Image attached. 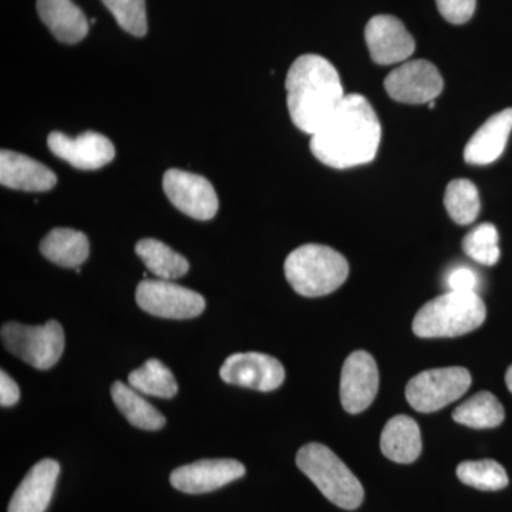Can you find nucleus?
I'll list each match as a JSON object with an SVG mask.
<instances>
[{"instance_id":"nucleus-23","label":"nucleus","mask_w":512,"mask_h":512,"mask_svg":"<svg viewBox=\"0 0 512 512\" xmlns=\"http://www.w3.org/2000/svg\"><path fill=\"white\" fill-rule=\"evenodd\" d=\"M136 254L151 274L164 281H174L190 271V262L183 255L158 239H141L136 245Z\"/></svg>"},{"instance_id":"nucleus-15","label":"nucleus","mask_w":512,"mask_h":512,"mask_svg":"<svg viewBox=\"0 0 512 512\" xmlns=\"http://www.w3.org/2000/svg\"><path fill=\"white\" fill-rule=\"evenodd\" d=\"M50 151L79 170H99L116 157L113 143L100 133L86 131L77 137H69L53 131L47 138Z\"/></svg>"},{"instance_id":"nucleus-16","label":"nucleus","mask_w":512,"mask_h":512,"mask_svg":"<svg viewBox=\"0 0 512 512\" xmlns=\"http://www.w3.org/2000/svg\"><path fill=\"white\" fill-rule=\"evenodd\" d=\"M59 474L60 464L56 460L39 461L16 488L8 512H45L55 494Z\"/></svg>"},{"instance_id":"nucleus-24","label":"nucleus","mask_w":512,"mask_h":512,"mask_svg":"<svg viewBox=\"0 0 512 512\" xmlns=\"http://www.w3.org/2000/svg\"><path fill=\"white\" fill-rule=\"evenodd\" d=\"M458 424L471 429H494L505 419L503 404L490 392H480L458 406L453 413Z\"/></svg>"},{"instance_id":"nucleus-34","label":"nucleus","mask_w":512,"mask_h":512,"mask_svg":"<svg viewBox=\"0 0 512 512\" xmlns=\"http://www.w3.org/2000/svg\"><path fill=\"white\" fill-rule=\"evenodd\" d=\"M429 107H430V109H434V107H436V100L430 101Z\"/></svg>"},{"instance_id":"nucleus-11","label":"nucleus","mask_w":512,"mask_h":512,"mask_svg":"<svg viewBox=\"0 0 512 512\" xmlns=\"http://www.w3.org/2000/svg\"><path fill=\"white\" fill-rule=\"evenodd\" d=\"M220 376L225 383L234 386L272 392L284 383L285 369L278 359L265 353H235L225 360Z\"/></svg>"},{"instance_id":"nucleus-8","label":"nucleus","mask_w":512,"mask_h":512,"mask_svg":"<svg viewBox=\"0 0 512 512\" xmlns=\"http://www.w3.org/2000/svg\"><path fill=\"white\" fill-rule=\"evenodd\" d=\"M137 305L157 318L192 319L205 309V299L198 292L164 279H146L136 291Z\"/></svg>"},{"instance_id":"nucleus-13","label":"nucleus","mask_w":512,"mask_h":512,"mask_svg":"<svg viewBox=\"0 0 512 512\" xmlns=\"http://www.w3.org/2000/svg\"><path fill=\"white\" fill-rule=\"evenodd\" d=\"M247 473L245 466L232 458L200 460L175 468L170 481L175 490L185 494H207L239 480Z\"/></svg>"},{"instance_id":"nucleus-12","label":"nucleus","mask_w":512,"mask_h":512,"mask_svg":"<svg viewBox=\"0 0 512 512\" xmlns=\"http://www.w3.org/2000/svg\"><path fill=\"white\" fill-rule=\"evenodd\" d=\"M379 390L376 360L365 350H356L345 360L340 376V402L350 414L365 412Z\"/></svg>"},{"instance_id":"nucleus-31","label":"nucleus","mask_w":512,"mask_h":512,"mask_svg":"<svg viewBox=\"0 0 512 512\" xmlns=\"http://www.w3.org/2000/svg\"><path fill=\"white\" fill-rule=\"evenodd\" d=\"M448 292L477 293L480 288V278L474 269L466 265L454 266L446 276Z\"/></svg>"},{"instance_id":"nucleus-22","label":"nucleus","mask_w":512,"mask_h":512,"mask_svg":"<svg viewBox=\"0 0 512 512\" xmlns=\"http://www.w3.org/2000/svg\"><path fill=\"white\" fill-rule=\"evenodd\" d=\"M111 397L128 423L137 429L157 431L163 429L167 423L163 414L158 412L153 404L148 403L143 396L137 393L136 389L123 382L113 383Z\"/></svg>"},{"instance_id":"nucleus-21","label":"nucleus","mask_w":512,"mask_h":512,"mask_svg":"<svg viewBox=\"0 0 512 512\" xmlns=\"http://www.w3.org/2000/svg\"><path fill=\"white\" fill-rule=\"evenodd\" d=\"M40 252L53 264L63 268H80L89 258V238L70 228H55L40 244Z\"/></svg>"},{"instance_id":"nucleus-28","label":"nucleus","mask_w":512,"mask_h":512,"mask_svg":"<svg viewBox=\"0 0 512 512\" xmlns=\"http://www.w3.org/2000/svg\"><path fill=\"white\" fill-rule=\"evenodd\" d=\"M498 239L500 237H498L497 228L487 222L468 232L463 239V249L478 264L493 266L501 256Z\"/></svg>"},{"instance_id":"nucleus-27","label":"nucleus","mask_w":512,"mask_h":512,"mask_svg":"<svg viewBox=\"0 0 512 512\" xmlns=\"http://www.w3.org/2000/svg\"><path fill=\"white\" fill-rule=\"evenodd\" d=\"M461 483L481 491H500L507 487V471L494 460L464 461L457 467Z\"/></svg>"},{"instance_id":"nucleus-6","label":"nucleus","mask_w":512,"mask_h":512,"mask_svg":"<svg viewBox=\"0 0 512 512\" xmlns=\"http://www.w3.org/2000/svg\"><path fill=\"white\" fill-rule=\"evenodd\" d=\"M0 335L10 353L36 369H50L63 355L64 330L57 320H49L43 326L8 322Z\"/></svg>"},{"instance_id":"nucleus-25","label":"nucleus","mask_w":512,"mask_h":512,"mask_svg":"<svg viewBox=\"0 0 512 512\" xmlns=\"http://www.w3.org/2000/svg\"><path fill=\"white\" fill-rule=\"evenodd\" d=\"M128 383L137 392L160 399H173L178 393L177 380L160 360L150 359L128 375Z\"/></svg>"},{"instance_id":"nucleus-7","label":"nucleus","mask_w":512,"mask_h":512,"mask_svg":"<svg viewBox=\"0 0 512 512\" xmlns=\"http://www.w3.org/2000/svg\"><path fill=\"white\" fill-rule=\"evenodd\" d=\"M471 375L464 367H440L414 376L406 386V399L420 413H434L456 402L470 389Z\"/></svg>"},{"instance_id":"nucleus-18","label":"nucleus","mask_w":512,"mask_h":512,"mask_svg":"<svg viewBox=\"0 0 512 512\" xmlns=\"http://www.w3.org/2000/svg\"><path fill=\"white\" fill-rule=\"evenodd\" d=\"M512 131V109L490 117L478 128L464 150V160L473 165H488L503 156Z\"/></svg>"},{"instance_id":"nucleus-2","label":"nucleus","mask_w":512,"mask_h":512,"mask_svg":"<svg viewBox=\"0 0 512 512\" xmlns=\"http://www.w3.org/2000/svg\"><path fill=\"white\" fill-rule=\"evenodd\" d=\"M285 86L293 124L311 136L346 97L338 70L319 55L298 57L289 69Z\"/></svg>"},{"instance_id":"nucleus-26","label":"nucleus","mask_w":512,"mask_h":512,"mask_svg":"<svg viewBox=\"0 0 512 512\" xmlns=\"http://www.w3.org/2000/svg\"><path fill=\"white\" fill-rule=\"evenodd\" d=\"M444 205L451 220L458 225H470L480 214L481 202L476 185L470 180H454L447 185Z\"/></svg>"},{"instance_id":"nucleus-1","label":"nucleus","mask_w":512,"mask_h":512,"mask_svg":"<svg viewBox=\"0 0 512 512\" xmlns=\"http://www.w3.org/2000/svg\"><path fill=\"white\" fill-rule=\"evenodd\" d=\"M382 140L376 111L362 94H346L330 119L313 134L311 151L320 163L345 170L375 160Z\"/></svg>"},{"instance_id":"nucleus-33","label":"nucleus","mask_w":512,"mask_h":512,"mask_svg":"<svg viewBox=\"0 0 512 512\" xmlns=\"http://www.w3.org/2000/svg\"><path fill=\"white\" fill-rule=\"evenodd\" d=\"M505 383H507L508 390L512 393V365L508 367L507 373H505Z\"/></svg>"},{"instance_id":"nucleus-14","label":"nucleus","mask_w":512,"mask_h":512,"mask_svg":"<svg viewBox=\"0 0 512 512\" xmlns=\"http://www.w3.org/2000/svg\"><path fill=\"white\" fill-rule=\"evenodd\" d=\"M365 39L373 62L382 66L407 62L416 50V42L402 20L390 15L370 19Z\"/></svg>"},{"instance_id":"nucleus-29","label":"nucleus","mask_w":512,"mask_h":512,"mask_svg":"<svg viewBox=\"0 0 512 512\" xmlns=\"http://www.w3.org/2000/svg\"><path fill=\"white\" fill-rule=\"evenodd\" d=\"M121 29L136 37L147 35L146 0H101Z\"/></svg>"},{"instance_id":"nucleus-4","label":"nucleus","mask_w":512,"mask_h":512,"mask_svg":"<svg viewBox=\"0 0 512 512\" xmlns=\"http://www.w3.org/2000/svg\"><path fill=\"white\" fill-rule=\"evenodd\" d=\"M285 276L293 291L306 298H318L345 284L349 262L336 249L326 245H302L286 258Z\"/></svg>"},{"instance_id":"nucleus-10","label":"nucleus","mask_w":512,"mask_h":512,"mask_svg":"<svg viewBox=\"0 0 512 512\" xmlns=\"http://www.w3.org/2000/svg\"><path fill=\"white\" fill-rule=\"evenodd\" d=\"M443 87L439 69L427 60L404 62L384 80L387 94L406 104H429L440 96Z\"/></svg>"},{"instance_id":"nucleus-19","label":"nucleus","mask_w":512,"mask_h":512,"mask_svg":"<svg viewBox=\"0 0 512 512\" xmlns=\"http://www.w3.org/2000/svg\"><path fill=\"white\" fill-rule=\"evenodd\" d=\"M37 13L59 42H82L89 33V22L72 0H37Z\"/></svg>"},{"instance_id":"nucleus-20","label":"nucleus","mask_w":512,"mask_h":512,"mask_svg":"<svg viewBox=\"0 0 512 512\" xmlns=\"http://www.w3.org/2000/svg\"><path fill=\"white\" fill-rule=\"evenodd\" d=\"M380 450L394 463H414L421 453V434L417 421L409 416H396L387 421L380 437Z\"/></svg>"},{"instance_id":"nucleus-9","label":"nucleus","mask_w":512,"mask_h":512,"mask_svg":"<svg viewBox=\"0 0 512 512\" xmlns=\"http://www.w3.org/2000/svg\"><path fill=\"white\" fill-rule=\"evenodd\" d=\"M163 187L171 204L188 217L208 221L217 215L220 208L217 192L202 175L171 168L164 174Z\"/></svg>"},{"instance_id":"nucleus-30","label":"nucleus","mask_w":512,"mask_h":512,"mask_svg":"<svg viewBox=\"0 0 512 512\" xmlns=\"http://www.w3.org/2000/svg\"><path fill=\"white\" fill-rule=\"evenodd\" d=\"M443 18L453 25H463L473 18L477 0H436Z\"/></svg>"},{"instance_id":"nucleus-32","label":"nucleus","mask_w":512,"mask_h":512,"mask_svg":"<svg viewBox=\"0 0 512 512\" xmlns=\"http://www.w3.org/2000/svg\"><path fill=\"white\" fill-rule=\"evenodd\" d=\"M19 399L20 392L18 384H16L15 380H13L5 370H2V372H0V404H2V407H12L19 402Z\"/></svg>"},{"instance_id":"nucleus-17","label":"nucleus","mask_w":512,"mask_h":512,"mask_svg":"<svg viewBox=\"0 0 512 512\" xmlns=\"http://www.w3.org/2000/svg\"><path fill=\"white\" fill-rule=\"evenodd\" d=\"M0 183L12 190L43 192L55 187L57 177L49 167L25 154L2 150Z\"/></svg>"},{"instance_id":"nucleus-5","label":"nucleus","mask_w":512,"mask_h":512,"mask_svg":"<svg viewBox=\"0 0 512 512\" xmlns=\"http://www.w3.org/2000/svg\"><path fill=\"white\" fill-rule=\"evenodd\" d=\"M296 466L319 488L330 503L343 510H356L365 490L355 474L329 447L309 443L296 454Z\"/></svg>"},{"instance_id":"nucleus-3","label":"nucleus","mask_w":512,"mask_h":512,"mask_svg":"<svg viewBox=\"0 0 512 512\" xmlns=\"http://www.w3.org/2000/svg\"><path fill=\"white\" fill-rule=\"evenodd\" d=\"M487 308L478 293L447 292L427 302L413 320L423 339L457 338L483 325Z\"/></svg>"}]
</instances>
